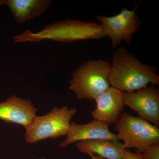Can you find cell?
I'll list each match as a JSON object with an SVG mask.
<instances>
[{"label": "cell", "mask_w": 159, "mask_h": 159, "mask_svg": "<svg viewBox=\"0 0 159 159\" xmlns=\"http://www.w3.org/2000/svg\"><path fill=\"white\" fill-rule=\"evenodd\" d=\"M139 4L138 2L132 10L124 9L113 16H95L106 36L110 38L112 49L116 48L123 41L130 44L133 35L140 29L142 23L136 13Z\"/></svg>", "instance_id": "8992f818"}, {"label": "cell", "mask_w": 159, "mask_h": 159, "mask_svg": "<svg viewBox=\"0 0 159 159\" xmlns=\"http://www.w3.org/2000/svg\"><path fill=\"white\" fill-rule=\"evenodd\" d=\"M94 100L96 107L91 112L94 120L109 125L115 124L124 109L122 92L111 86Z\"/></svg>", "instance_id": "9c48e42d"}, {"label": "cell", "mask_w": 159, "mask_h": 159, "mask_svg": "<svg viewBox=\"0 0 159 159\" xmlns=\"http://www.w3.org/2000/svg\"><path fill=\"white\" fill-rule=\"evenodd\" d=\"M51 3L50 0H8V6L18 24L27 22L44 13Z\"/></svg>", "instance_id": "8fae6325"}, {"label": "cell", "mask_w": 159, "mask_h": 159, "mask_svg": "<svg viewBox=\"0 0 159 159\" xmlns=\"http://www.w3.org/2000/svg\"><path fill=\"white\" fill-rule=\"evenodd\" d=\"M108 80L111 86L131 93L148 84L159 85V76L152 66L142 63L125 48L117 49L112 57Z\"/></svg>", "instance_id": "6da1fadb"}, {"label": "cell", "mask_w": 159, "mask_h": 159, "mask_svg": "<svg viewBox=\"0 0 159 159\" xmlns=\"http://www.w3.org/2000/svg\"><path fill=\"white\" fill-rule=\"evenodd\" d=\"M37 111L31 100L12 95L0 102V120L19 124L25 129L36 116Z\"/></svg>", "instance_id": "30bf717a"}, {"label": "cell", "mask_w": 159, "mask_h": 159, "mask_svg": "<svg viewBox=\"0 0 159 159\" xmlns=\"http://www.w3.org/2000/svg\"><path fill=\"white\" fill-rule=\"evenodd\" d=\"M37 159H47L45 158V157H40V158H38Z\"/></svg>", "instance_id": "2e32d148"}, {"label": "cell", "mask_w": 159, "mask_h": 159, "mask_svg": "<svg viewBox=\"0 0 159 159\" xmlns=\"http://www.w3.org/2000/svg\"><path fill=\"white\" fill-rule=\"evenodd\" d=\"M124 105L136 112L139 117L159 126V89L146 87L133 92H122Z\"/></svg>", "instance_id": "52a82bcc"}, {"label": "cell", "mask_w": 159, "mask_h": 159, "mask_svg": "<svg viewBox=\"0 0 159 159\" xmlns=\"http://www.w3.org/2000/svg\"><path fill=\"white\" fill-rule=\"evenodd\" d=\"M122 159H142V158L140 153L138 152L134 153L128 149H125Z\"/></svg>", "instance_id": "5bb4252c"}, {"label": "cell", "mask_w": 159, "mask_h": 159, "mask_svg": "<svg viewBox=\"0 0 159 159\" xmlns=\"http://www.w3.org/2000/svg\"><path fill=\"white\" fill-rule=\"evenodd\" d=\"M77 112V109L65 106L61 108L54 107L46 115L36 116L25 128V140L29 144H34L44 139L66 135L71 119Z\"/></svg>", "instance_id": "5b68a950"}, {"label": "cell", "mask_w": 159, "mask_h": 159, "mask_svg": "<svg viewBox=\"0 0 159 159\" xmlns=\"http://www.w3.org/2000/svg\"><path fill=\"white\" fill-rule=\"evenodd\" d=\"M114 128L125 149L136 148L137 152L141 153L149 146L159 144L158 127L140 117L123 112Z\"/></svg>", "instance_id": "277c9868"}, {"label": "cell", "mask_w": 159, "mask_h": 159, "mask_svg": "<svg viewBox=\"0 0 159 159\" xmlns=\"http://www.w3.org/2000/svg\"><path fill=\"white\" fill-rule=\"evenodd\" d=\"M139 153L142 159H159V144L149 146Z\"/></svg>", "instance_id": "4fadbf2b"}, {"label": "cell", "mask_w": 159, "mask_h": 159, "mask_svg": "<svg viewBox=\"0 0 159 159\" xmlns=\"http://www.w3.org/2000/svg\"><path fill=\"white\" fill-rule=\"evenodd\" d=\"M111 64L103 59L90 60L76 69L69 88L77 99L93 101L111 87L108 76Z\"/></svg>", "instance_id": "3957f363"}, {"label": "cell", "mask_w": 159, "mask_h": 159, "mask_svg": "<svg viewBox=\"0 0 159 159\" xmlns=\"http://www.w3.org/2000/svg\"><path fill=\"white\" fill-rule=\"evenodd\" d=\"M28 159L24 158V159Z\"/></svg>", "instance_id": "e0dca14e"}, {"label": "cell", "mask_w": 159, "mask_h": 159, "mask_svg": "<svg viewBox=\"0 0 159 159\" xmlns=\"http://www.w3.org/2000/svg\"><path fill=\"white\" fill-rule=\"evenodd\" d=\"M76 146L82 153L97 155L105 159H122L125 149L119 140L82 141L77 142Z\"/></svg>", "instance_id": "7c38bea8"}, {"label": "cell", "mask_w": 159, "mask_h": 159, "mask_svg": "<svg viewBox=\"0 0 159 159\" xmlns=\"http://www.w3.org/2000/svg\"><path fill=\"white\" fill-rule=\"evenodd\" d=\"M105 37L106 34L99 23L67 19L49 24L36 33L26 30L21 34L14 36L13 39L16 43H36L46 39L70 43Z\"/></svg>", "instance_id": "7a4b0ae2"}, {"label": "cell", "mask_w": 159, "mask_h": 159, "mask_svg": "<svg viewBox=\"0 0 159 159\" xmlns=\"http://www.w3.org/2000/svg\"><path fill=\"white\" fill-rule=\"evenodd\" d=\"M109 126L107 123L95 120L84 124L71 122L66 138L60 142L59 147L65 148L74 143L89 140H118L116 134L111 131Z\"/></svg>", "instance_id": "ba28073f"}, {"label": "cell", "mask_w": 159, "mask_h": 159, "mask_svg": "<svg viewBox=\"0 0 159 159\" xmlns=\"http://www.w3.org/2000/svg\"><path fill=\"white\" fill-rule=\"evenodd\" d=\"M88 155L90 157L91 159H105L97 155L89 153Z\"/></svg>", "instance_id": "9a60e30c"}]
</instances>
